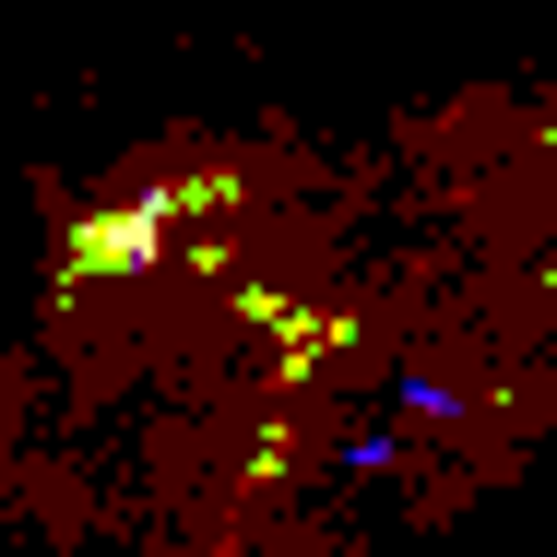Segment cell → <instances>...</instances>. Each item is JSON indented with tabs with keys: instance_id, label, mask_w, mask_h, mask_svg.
<instances>
[{
	"instance_id": "1",
	"label": "cell",
	"mask_w": 557,
	"mask_h": 557,
	"mask_svg": "<svg viewBox=\"0 0 557 557\" xmlns=\"http://www.w3.org/2000/svg\"><path fill=\"white\" fill-rule=\"evenodd\" d=\"M154 237H166V202L108 214V225H72V273H143V261H154Z\"/></svg>"
}]
</instances>
